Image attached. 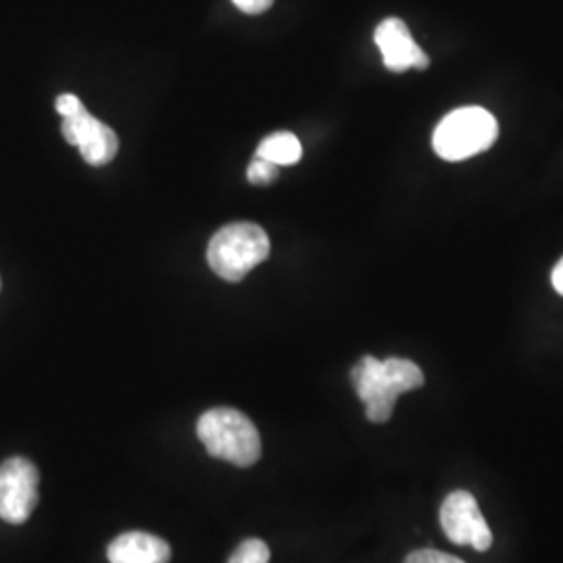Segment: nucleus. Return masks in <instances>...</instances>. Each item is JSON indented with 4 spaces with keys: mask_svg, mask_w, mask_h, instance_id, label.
Masks as SVG:
<instances>
[{
    "mask_svg": "<svg viewBox=\"0 0 563 563\" xmlns=\"http://www.w3.org/2000/svg\"><path fill=\"white\" fill-rule=\"evenodd\" d=\"M278 174H280V167L276 163L262 159V157H255L251 165H249V169H246V178H249L251 184H255V186L272 184V181L278 178Z\"/></svg>",
    "mask_w": 563,
    "mask_h": 563,
    "instance_id": "nucleus-12",
    "label": "nucleus"
},
{
    "mask_svg": "<svg viewBox=\"0 0 563 563\" xmlns=\"http://www.w3.org/2000/svg\"><path fill=\"white\" fill-rule=\"evenodd\" d=\"M441 526L453 544H470L476 551H488L493 547V532L484 520L483 511L465 490H455L444 499Z\"/></svg>",
    "mask_w": 563,
    "mask_h": 563,
    "instance_id": "nucleus-6",
    "label": "nucleus"
},
{
    "mask_svg": "<svg viewBox=\"0 0 563 563\" xmlns=\"http://www.w3.org/2000/svg\"><path fill=\"white\" fill-rule=\"evenodd\" d=\"M499 123L483 107H460L444 118L432 136V146L444 162H463L490 148Z\"/></svg>",
    "mask_w": 563,
    "mask_h": 563,
    "instance_id": "nucleus-4",
    "label": "nucleus"
},
{
    "mask_svg": "<svg viewBox=\"0 0 563 563\" xmlns=\"http://www.w3.org/2000/svg\"><path fill=\"white\" fill-rule=\"evenodd\" d=\"M197 434L209 455L239 467H249L262 457L260 430L236 409L218 407L205 411L197 423Z\"/></svg>",
    "mask_w": 563,
    "mask_h": 563,
    "instance_id": "nucleus-2",
    "label": "nucleus"
},
{
    "mask_svg": "<svg viewBox=\"0 0 563 563\" xmlns=\"http://www.w3.org/2000/svg\"><path fill=\"white\" fill-rule=\"evenodd\" d=\"M55 107H57V113H59L63 120L65 118H76V115H80V113L86 111L84 102L76 95H60V97H57V101H55Z\"/></svg>",
    "mask_w": 563,
    "mask_h": 563,
    "instance_id": "nucleus-14",
    "label": "nucleus"
},
{
    "mask_svg": "<svg viewBox=\"0 0 563 563\" xmlns=\"http://www.w3.org/2000/svg\"><path fill=\"white\" fill-rule=\"evenodd\" d=\"M551 280H553L555 290H558V292H560V295L563 297V257L562 262L555 265V269H553V278H551Z\"/></svg>",
    "mask_w": 563,
    "mask_h": 563,
    "instance_id": "nucleus-16",
    "label": "nucleus"
},
{
    "mask_svg": "<svg viewBox=\"0 0 563 563\" xmlns=\"http://www.w3.org/2000/svg\"><path fill=\"white\" fill-rule=\"evenodd\" d=\"M405 563H463L462 560L453 558V555H446L441 551H434V549H420V551H413L411 555H407Z\"/></svg>",
    "mask_w": 563,
    "mask_h": 563,
    "instance_id": "nucleus-13",
    "label": "nucleus"
},
{
    "mask_svg": "<svg viewBox=\"0 0 563 563\" xmlns=\"http://www.w3.org/2000/svg\"><path fill=\"white\" fill-rule=\"evenodd\" d=\"M232 2L241 9L242 13H249V15L265 13L274 4V0H232Z\"/></svg>",
    "mask_w": 563,
    "mask_h": 563,
    "instance_id": "nucleus-15",
    "label": "nucleus"
},
{
    "mask_svg": "<svg viewBox=\"0 0 563 563\" xmlns=\"http://www.w3.org/2000/svg\"><path fill=\"white\" fill-rule=\"evenodd\" d=\"M351 380L357 390V397L365 405V416L374 423L390 420L395 402L402 393L416 390L423 384V372L409 360L388 357H363L351 372Z\"/></svg>",
    "mask_w": 563,
    "mask_h": 563,
    "instance_id": "nucleus-1",
    "label": "nucleus"
},
{
    "mask_svg": "<svg viewBox=\"0 0 563 563\" xmlns=\"http://www.w3.org/2000/svg\"><path fill=\"white\" fill-rule=\"evenodd\" d=\"M301 142L295 134L276 132L260 144L255 157H262V159L276 163L278 167H282V165H295V163L301 162Z\"/></svg>",
    "mask_w": 563,
    "mask_h": 563,
    "instance_id": "nucleus-10",
    "label": "nucleus"
},
{
    "mask_svg": "<svg viewBox=\"0 0 563 563\" xmlns=\"http://www.w3.org/2000/svg\"><path fill=\"white\" fill-rule=\"evenodd\" d=\"M374 41L383 53L386 69L395 74H401L407 69H426L430 65L428 55L418 46V42L413 41L405 21L397 18L384 20L374 32Z\"/></svg>",
    "mask_w": 563,
    "mask_h": 563,
    "instance_id": "nucleus-8",
    "label": "nucleus"
},
{
    "mask_svg": "<svg viewBox=\"0 0 563 563\" xmlns=\"http://www.w3.org/2000/svg\"><path fill=\"white\" fill-rule=\"evenodd\" d=\"M109 563H167L172 549L148 532H125L107 547Z\"/></svg>",
    "mask_w": 563,
    "mask_h": 563,
    "instance_id": "nucleus-9",
    "label": "nucleus"
},
{
    "mask_svg": "<svg viewBox=\"0 0 563 563\" xmlns=\"http://www.w3.org/2000/svg\"><path fill=\"white\" fill-rule=\"evenodd\" d=\"M228 563H269V547L260 539H249L234 551Z\"/></svg>",
    "mask_w": 563,
    "mask_h": 563,
    "instance_id": "nucleus-11",
    "label": "nucleus"
},
{
    "mask_svg": "<svg viewBox=\"0 0 563 563\" xmlns=\"http://www.w3.org/2000/svg\"><path fill=\"white\" fill-rule=\"evenodd\" d=\"M60 132L65 141L80 148L84 162L92 167L107 165L118 155V148H120L118 134L101 120L92 118L88 111H84L76 118H65Z\"/></svg>",
    "mask_w": 563,
    "mask_h": 563,
    "instance_id": "nucleus-7",
    "label": "nucleus"
},
{
    "mask_svg": "<svg viewBox=\"0 0 563 563\" xmlns=\"http://www.w3.org/2000/svg\"><path fill=\"white\" fill-rule=\"evenodd\" d=\"M41 474L25 457H11L0 463V518L9 523L30 520L38 505Z\"/></svg>",
    "mask_w": 563,
    "mask_h": 563,
    "instance_id": "nucleus-5",
    "label": "nucleus"
},
{
    "mask_svg": "<svg viewBox=\"0 0 563 563\" xmlns=\"http://www.w3.org/2000/svg\"><path fill=\"white\" fill-rule=\"evenodd\" d=\"M269 255V239L262 225L236 222L223 225L207 246L209 267L225 282H241Z\"/></svg>",
    "mask_w": 563,
    "mask_h": 563,
    "instance_id": "nucleus-3",
    "label": "nucleus"
}]
</instances>
